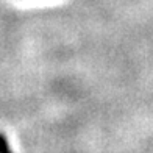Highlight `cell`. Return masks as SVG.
<instances>
[{
  "label": "cell",
  "instance_id": "6da1fadb",
  "mask_svg": "<svg viewBox=\"0 0 153 153\" xmlns=\"http://www.w3.org/2000/svg\"><path fill=\"white\" fill-rule=\"evenodd\" d=\"M0 153H13L8 141H6V137L3 134H0Z\"/></svg>",
  "mask_w": 153,
  "mask_h": 153
}]
</instances>
